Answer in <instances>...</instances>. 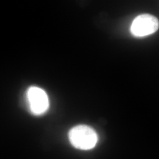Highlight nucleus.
Here are the masks:
<instances>
[{
    "mask_svg": "<svg viewBox=\"0 0 159 159\" xmlns=\"http://www.w3.org/2000/svg\"><path fill=\"white\" fill-rule=\"evenodd\" d=\"M70 142L74 148L83 150H89L96 146L98 136L91 127L79 125L72 128L68 133Z\"/></svg>",
    "mask_w": 159,
    "mask_h": 159,
    "instance_id": "f257e3e1",
    "label": "nucleus"
},
{
    "mask_svg": "<svg viewBox=\"0 0 159 159\" xmlns=\"http://www.w3.org/2000/svg\"><path fill=\"white\" fill-rule=\"evenodd\" d=\"M30 110L34 115H42L49 108V98L46 91L36 86L30 87L26 93Z\"/></svg>",
    "mask_w": 159,
    "mask_h": 159,
    "instance_id": "f03ea898",
    "label": "nucleus"
},
{
    "mask_svg": "<svg viewBox=\"0 0 159 159\" xmlns=\"http://www.w3.org/2000/svg\"><path fill=\"white\" fill-rule=\"evenodd\" d=\"M159 27V20L150 14H142L134 20L131 32L136 37H144L154 33Z\"/></svg>",
    "mask_w": 159,
    "mask_h": 159,
    "instance_id": "7ed1b4c3",
    "label": "nucleus"
}]
</instances>
